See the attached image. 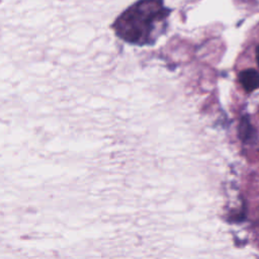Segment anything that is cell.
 Wrapping results in <instances>:
<instances>
[{"mask_svg":"<svg viewBox=\"0 0 259 259\" xmlns=\"http://www.w3.org/2000/svg\"><path fill=\"white\" fill-rule=\"evenodd\" d=\"M256 136V131L248 116H244L239 124V137L244 142H249L253 140Z\"/></svg>","mask_w":259,"mask_h":259,"instance_id":"cell-3","label":"cell"},{"mask_svg":"<svg viewBox=\"0 0 259 259\" xmlns=\"http://www.w3.org/2000/svg\"><path fill=\"white\" fill-rule=\"evenodd\" d=\"M256 60H257L258 66H259V46H258L257 49H256Z\"/></svg>","mask_w":259,"mask_h":259,"instance_id":"cell-4","label":"cell"},{"mask_svg":"<svg viewBox=\"0 0 259 259\" xmlns=\"http://www.w3.org/2000/svg\"><path fill=\"white\" fill-rule=\"evenodd\" d=\"M239 81L247 92L254 91L259 88V73L253 69L244 70L239 74Z\"/></svg>","mask_w":259,"mask_h":259,"instance_id":"cell-2","label":"cell"},{"mask_svg":"<svg viewBox=\"0 0 259 259\" xmlns=\"http://www.w3.org/2000/svg\"><path fill=\"white\" fill-rule=\"evenodd\" d=\"M168 15L169 9L164 6L163 0H141L117 18L115 32L131 44H151L161 32Z\"/></svg>","mask_w":259,"mask_h":259,"instance_id":"cell-1","label":"cell"}]
</instances>
